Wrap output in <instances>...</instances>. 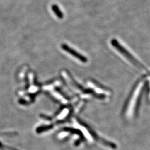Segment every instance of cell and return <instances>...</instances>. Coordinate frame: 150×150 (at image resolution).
Masks as SVG:
<instances>
[{
	"mask_svg": "<svg viewBox=\"0 0 150 150\" xmlns=\"http://www.w3.org/2000/svg\"><path fill=\"white\" fill-rule=\"evenodd\" d=\"M111 43L114 47L116 48L118 51H119V52H120L121 54L124 55V56H125L127 59H129L131 62L135 64L134 65H136L137 67H141V68L142 67V66L141 65V64H139V62L135 59L134 57H133V56H132V55L129 53L127 52V51L124 48L121 44L119 43L117 40H116L115 39H113L111 41Z\"/></svg>",
	"mask_w": 150,
	"mask_h": 150,
	"instance_id": "obj_1",
	"label": "cell"
},
{
	"mask_svg": "<svg viewBox=\"0 0 150 150\" xmlns=\"http://www.w3.org/2000/svg\"><path fill=\"white\" fill-rule=\"evenodd\" d=\"M62 48H63L64 51H66V52H67L69 54H70L72 55L74 57H75L76 59H79L81 62L85 63V62H86L87 61V59H86L85 57L81 55V54L78 53V52H77L74 49H72V48H70V47H69L68 45H66V44H64V45H62Z\"/></svg>",
	"mask_w": 150,
	"mask_h": 150,
	"instance_id": "obj_2",
	"label": "cell"
},
{
	"mask_svg": "<svg viewBox=\"0 0 150 150\" xmlns=\"http://www.w3.org/2000/svg\"><path fill=\"white\" fill-rule=\"evenodd\" d=\"M51 9L54 12V13L56 15L59 19H62L64 17V14L60 10L59 6L57 5L56 4H53L51 6Z\"/></svg>",
	"mask_w": 150,
	"mask_h": 150,
	"instance_id": "obj_3",
	"label": "cell"
},
{
	"mask_svg": "<svg viewBox=\"0 0 150 150\" xmlns=\"http://www.w3.org/2000/svg\"><path fill=\"white\" fill-rule=\"evenodd\" d=\"M52 127V125L50 126H42V127H40L37 129V132L38 133H41L43 131H47L48 129H51Z\"/></svg>",
	"mask_w": 150,
	"mask_h": 150,
	"instance_id": "obj_4",
	"label": "cell"
}]
</instances>
